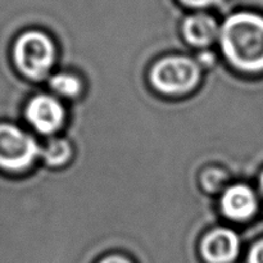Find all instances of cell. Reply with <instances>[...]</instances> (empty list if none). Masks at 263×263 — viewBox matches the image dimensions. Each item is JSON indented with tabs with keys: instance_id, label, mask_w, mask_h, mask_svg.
<instances>
[{
	"instance_id": "6da1fadb",
	"label": "cell",
	"mask_w": 263,
	"mask_h": 263,
	"mask_svg": "<svg viewBox=\"0 0 263 263\" xmlns=\"http://www.w3.org/2000/svg\"><path fill=\"white\" fill-rule=\"evenodd\" d=\"M218 40L231 66L251 73L263 71V15L252 12L229 15Z\"/></svg>"
},
{
	"instance_id": "7a4b0ae2",
	"label": "cell",
	"mask_w": 263,
	"mask_h": 263,
	"mask_svg": "<svg viewBox=\"0 0 263 263\" xmlns=\"http://www.w3.org/2000/svg\"><path fill=\"white\" fill-rule=\"evenodd\" d=\"M10 59L18 73L32 81H40L48 76L53 67L55 48L46 33L26 31L13 43Z\"/></svg>"
},
{
	"instance_id": "3957f363",
	"label": "cell",
	"mask_w": 263,
	"mask_h": 263,
	"mask_svg": "<svg viewBox=\"0 0 263 263\" xmlns=\"http://www.w3.org/2000/svg\"><path fill=\"white\" fill-rule=\"evenodd\" d=\"M41 148L31 134L14 123L0 121V172L27 171L40 157Z\"/></svg>"
},
{
	"instance_id": "277c9868",
	"label": "cell",
	"mask_w": 263,
	"mask_h": 263,
	"mask_svg": "<svg viewBox=\"0 0 263 263\" xmlns=\"http://www.w3.org/2000/svg\"><path fill=\"white\" fill-rule=\"evenodd\" d=\"M200 66L184 55L162 58L152 67L149 79L157 91L166 95H181L194 89L200 81Z\"/></svg>"
},
{
	"instance_id": "5b68a950",
	"label": "cell",
	"mask_w": 263,
	"mask_h": 263,
	"mask_svg": "<svg viewBox=\"0 0 263 263\" xmlns=\"http://www.w3.org/2000/svg\"><path fill=\"white\" fill-rule=\"evenodd\" d=\"M25 117L37 133L50 135L63 126L66 110L62 103L54 97L39 94L27 102Z\"/></svg>"
},
{
	"instance_id": "8992f818",
	"label": "cell",
	"mask_w": 263,
	"mask_h": 263,
	"mask_svg": "<svg viewBox=\"0 0 263 263\" xmlns=\"http://www.w3.org/2000/svg\"><path fill=\"white\" fill-rule=\"evenodd\" d=\"M199 251L205 263H234L240 252V240L230 229L218 228L202 239Z\"/></svg>"
},
{
	"instance_id": "52a82bcc",
	"label": "cell",
	"mask_w": 263,
	"mask_h": 263,
	"mask_svg": "<svg viewBox=\"0 0 263 263\" xmlns=\"http://www.w3.org/2000/svg\"><path fill=\"white\" fill-rule=\"evenodd\" d=\"M221 210L225 217L236 222H246L256 215L258 199L253 190L244 184L228 187L221 198Z\"/></svg>"
},
{
	"instance_id": "ba28073f",
	"label": "cell",
	"mask_w": 263,
	"mask_h": 263,
	"mask_svg": "<svg viewBox=\"0 0 263 263\" xmlns=\"http://www.w3.org/2000/svg\"><path fill=\"white\" fill-rule=\"evenodd\" d=\"M221 27L215 17L205 13H195L182 22V35L186 43L195 48H207L220 36Z\"/></svg>"
},
{
	"instance_id": "9c48e42d",
	"label": "cell",
	"mask_w": 263,
	"mask_h": 263,
	"mask_svg": "<svg viewBox=\"0 0 263 263\" xmlns=\"http://www.w3.org/2000/svg\"><path fill=\"white\" fill-rule=\"evenodd\" d=\"M72 145L66 139H53L41 149L40 157L49 167L64 166L72 158Z\"/></svg>"
},
{
	"instance_id": "30bf717a",
	"label": "cell",
	"mask_w": 263,
	"mask_h": 263,
	"mask_svg": "<svg viewBox=\"0 0 263 263\" xmlns=\"http://www.w3.org/2000/svg\"><path fill=\"white\" fill-rule=\"evenodd\" d=\"M49 86L57 95L67 99L79 98L82 92V81L76 74L68 72H59L49 80Z\"/></svg>"
},
{
	"instance_id": "8fae6325",
	"label": "cell",
	"mask_w": 263,
	"mask_h": 263,
	"mask_svg": "<svg viewBox=\"0 0 263 263\" xmlns=\"http://www.w3.org/2000/svg\"><path fill=\"white\" fill-rule=\"evenodd\" d=\"M203 186L208 190V192H217L221 186L223 185L226 179V174L221 170H210L203 174L202 177Z\"/></svg>"
},
{
	"instance_id": "7c38bea8",
	"label": "cell",
	"mask_w": 263,
	"mask_h": 263,
	"mask_svg": "<svg viewBox=\"0 0 263 263\" xmlns=\"http://www.w3.org/2000/svg\"><path fill=\"white\" fill-rule=\"evenodd\" d=\"M247 263H263V239L251 247L247 257Z\"/></svg>"
},
{
	"instance_id": "4fadbf2b",
	"label": "cell",
	"mask_w": 263,
	"mask_h": 263,
	"mask_svg": "<svg viewBox=\"0 0 263 263\" xmlns=\"http://www.w3.org/2000/svg\"><path fill=\"white\" fill-rule=\"evenodd\" d=\"M180 2L190 8H207L218 4L221 0H180Z\"/></svg>"
},
{
	"instance_id": "5bb4252c",
	"label": "cell",
	"mask_w": 263,
	"mask_h": 263,
	"mask_svg": "<svg viewBox=\"0 0 263 263\" xmlns=\"http://www.w3.org/2000/svg\"><path fill=\"white\" fill-rule=\"evenodd\" d=\"M98 263H134L130 258L122 256V254H109L105 256L104 258L100 259Z\"/></svg>"
},
{
	"instance_id": "9a60e30c",
	"label": "cell",
	"mask_w": 263,
	"mask_h": 263,
	"mask_svg": "<svg viewBox=\"0 0 263 263\" xmlns=\"http://www.w3.org/2000/svg\"><path fill=\"white\" fill-rule=\"evenodd\" d=\"M259 186H261V190L263 193V172L261 174V177H259Z\"/></svg>"
}]
</instances>
